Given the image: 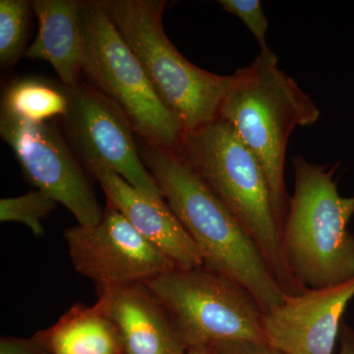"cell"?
<instances>
[{"mask_svg":"<svg viewBox=\"0 0 354 354\" xmlns=\"http://www.w3.org/2000/svg\"><path fill=\"white\" fill-rule=\"evenodd\" d=\"M138 149L204 267L245 288L265 312L283 304L286 295L255 242L190 165L176 152L145 142Z\"/></svg>","mask_w":354,"mask_h":354,"instance_id":"obj_1","label":"cell"},{"mask_svg":"<svg viewBox=\"0 0 354 354\" xmlns=\"http://www.w3.org/2000/svg\"><path fill=\"white\" fill-rule=\"evenodd\" d=\"M221 102L218 118L234 128L259 160L271 190L272 204L283 230L290 196L286 189V148L297 127H310L320 109L291 77L279 68L271 50L234 74Z\"/></svg>","mask_w":354,"mask_h":354,"instance_id":"obj_2","label":"cell"},{"mask_svg":"<svg viewBox=\"0 0 354 354\" xmlns=\"http://www.w3.org/2000/svg\"><path fill=\"white\" fill-rule=\"evenodd\" d=\"M248 232L286 297L307 290L286 264L271 190L259 160L221 118L184 135L176 152Z\"/></svg>","mask_w":354,"mask_h":354,"instance_id":"obj_3","label":"cell"},{"mask_svg":"<svg viewBox=\"0 0 354 354\" xmlns=\"http://www.w3.org/2000/svg\"><path fill=\"white\" fill-rule=\"evenodd\" d=\"M293 194L281 230L286 264L304 288H328L354 278V197L337 188V167L292 160Z\"/></svg>","mask_w":354,"mask_h":354,"instance_id":"obj_4","label":"cell"},{"mask_svg":"<svg viewBox=\"0 0 354 354\" xmlns=\"http://www.w3.org/2000/svg\"><path fill=\"white\" fill-rule=\"evenodd\" d=\"M121 37L141 62L165 106L186 132L218 118L221 102L234 75L200 68L176 50L165 34L164 0H100Z\"/></svg>","mask_w":354,"mask_h":354,"instance_id":"obj_5","label":"cell"},{"mask_svg":"<svg viewBox=\"0 0 354 354\" xmlns=\"http://www.w3.org/2000/svg\"><path fill=\"white\" fill-rule=\"evenodd\" d=\"M80 19L88 84L127 113L145 143L177 152L186 133L183 122L158 97L100 0L82 1Z\"/></svg>","mask_w":354,"mask_h":354,"instance_id":"obj_6","label":"cell"},{"mask_svg":"<svg viewBox=\"0 0 354 354\" xmlns=\"http://www.w3.org/2000/svg\"><path fill=\"white\" fill-rule=\"evenodd\" d=\"M187 349L223 342H266L265 311L253 295L204 266L174 268L146 281Z\"/></svg>","mask_w":354,"mask_h":354,"instance_id":"obj_7","label":"cell"},{"mask_svg":"<svg viewBox=\"0 0 354 354\" xmlns=\"http://www.w3.org/2000/svg\"><path fill=\"white\" fill-rule=\"evenodd\" d=\"M67 111L62 118L64 136L84 169L102 164L120 174L140 192L165 200L144 165L127 113L90 84L62 85Z\"/></svg>","mask_w":354,"mask_h":354,"instance_id":"obj_8","label":"cell"},{"mask_svg":"<svg viewBox=\"0 0 354 354\" xmlns=\"http://www.w3.org/2000/svg\"><path fill=\"white\" fill-rule=\"evenodd\" d=\"M0 135L37 190L64 205L79 225L102 221L104 209L94 188L55 120L26 122L0 113Z\"/></svg>","mask_w":354,"mask_h":354,"instance_id":"obj_9","label":"cell"},{"mask_svg":"<svg viewBox=\"0 0 354 354\" xmlns=\"http://www.w3.org/2000/svg\"><path fill=\"white\" fill-rule=\"evenodd\" d=\"M64 235L74 269L97 288L144 283L176 268L109 202L97 225H75Z\"/></svg>","mask_w":354,"mask_h":354,"instance_id":"obj_10","label":"cell"},{"mask_svg":"<svg viewBox=\"0 0 354 354\" xmlns=\"http://www.w3.org/2000/svg\"><path fill=\"white\" fill-rule=\"evenodd\" d=\"M353 298L354 278L286 297L283 304L265 312L266 342L283 354L334 353L342 317Z\"/></svg>","mask_w":354,"mask_h":354,"instance_id":"obj_11","label":"cell"},{"mask_svg":"<svg viewBox=\"0 0 354 354\" xmlns=\"http://www.w3.org/2000/svg\"><path fill=\"white\" fill-rule=\"evenodd\" d=\"M86 171L100 183L106 202L137 232L174 261L176 267L204 266L201 253L165 200L153 199L130 185L106 165H88Z\"/></svg>","mask_w":354,"mask_h":354,"instance_id":"obj_12","label":"cell"},{"mask_svg":"<svg viewBox=\"0 0 354 354\" xmlns=\"http://www.w3.org/2000/svg\"><path fill=\"white\" fill-rule=\"evenodd\" d=\"M95 304L113 324L124 354H186L164 305L145 283L97 288Z\"/></svg>","mask_w":354,"mask_h":354,"instance_id":"obj_13","label":"cell"},{"mask_svg":"<svg viewBox=\"0 0 354 354\" xmlns=\"http://www.w3.org/2000/svg\"><path fill=\"white\" fill-rule=\"evenodd\" d=\"M77 0H32L39 22L36 39L25 57L44 60L55 68L60 82L73 87L82 82L83 38Z\"/></svg>","mask_w":354,"mask_h":354,"instance_id":"obj_14","label":"cell"},{"mask_svg":"<svg viewBox=\"0 0 354 354\" xmlns=\"http://www.w3.org/2000/svg\"><path fill=\"white\" fill-rule=\"evenodd\" d=\"M32 339L48 354H124L118 330L95 304L73 305Z\"/></svg>","mask_w":354,"mask_h":354,"instance_id":"obj_15","label":"cell"},{"mask_svg":"<svg viewBox=\"0 0 354 354\" xmlns=\"http://www.w3.org/2000/svg\"><path fill=\"white\" fill-rule=\"evenodd\" d=\"M67 111V99L62 85L39 78H21L4 91L1 114L26 122L41 123L62 118Z\"/></svg>","mask_w":354,"mask_h":354,"instance_id":"obj_16","label":"cell"},{"mask_svg":"<svg viewBox=\"0 0 354 354\" xmlns=\"http://www.w3.org/2000/svg\"><path fill=\"white\" fill-rule=\"evenodd\" d=\"M32 1H0V64L13 66L25 55Z\"/></svg>","mask_w":354,"mask_h":354,"instance_id":"obj_17","label":"cell"},{"mask_svg":"<svg viewBox=\"0 0 354 354\" xmlns=\"http://www.w3.org/2000/svg\"><path fill=\"white\" fill-rule=\"evenodd\" d=\"M58 203L39 190L30 191L17 197L0 200L1 223H21L32 230L36 236L44 234V218L57 208Z\"/></svg>","mask_w":354,"mask_h":354,"instance_id":"obj_18","label":"cell"},{"mask_svg":"<svg viewBox=\"0 0 354 354\" xmlns=\"http://www.w3.org/2000/svg\"><path fill=\"white\" fill-rule=\"evenodd\" d=\"M218 4L223 7V10L236 16L243 22L247 29L257 39L260 53L270 50L266 41L268 20L259 0H220Z\"/></svg>","mask_w":354,"mask_h":354,"instance_id":"obj_19","label":"cell"},{"mask_svg":"<svg viewBox=\"0 0 354 354\" xmlns=\"http://www.w3.org/2000/svg\"><path fill=\"white\" fill-rule=\"evenodd\" d=\"M216 354H283L266 342H230L214 346Z\"/></svg>","mask_w":354,"mask_h":354,"instance_id":"obj_20","label":"cell"},{"mask_svg":"<svg viewBox=\"0 0 354 354\" xmlns=\"http://www.w3.org/2000/svg\"><path fill=\"white\" fill-rule=\"evenodd\" d=\"M0 354H48L34 341L18 337H1Z\"/></svg>","mask_w":354,"mask_h":354,"instance_id":"obj_21","label":"cell"},{"mask_svg":"<svg viewBox=\"0 0 354 354\" xmlns=\"http://www.w3.org/2000/svg\"><path fill=\"white\" fill-rule=\"evenodd\" d=\"M339 339L341 349L339 354H354V330L346 324L342 323Z\"/></svg>","mask_w":354,"mask_h":354,"instance_id":"obj_22","label":"cell"},{"mask_svg":"<svg viewBox=\"0 0 354 354\" xmlns=\"http://www.w3.org/2000/svg\"><path fill=\"white\" fill-rule=\"evenodd\" d=\"M186 354H216L213 348H198L188 349Z\"/></svg>","mask_w":354,"mask_h":354,"instance_id":"obj_23","label":"cell"}]
</instances>
